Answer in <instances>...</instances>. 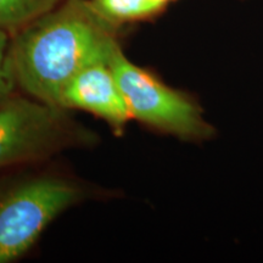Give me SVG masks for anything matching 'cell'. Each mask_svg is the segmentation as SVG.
<instances>
[{
	"mask_svg": "<svg viewBox=\"0 0 263 263\" xmlns=\"http://www.w3.org/2000/svg\"><path fill=\"white\" fill-rule=\"evenodd\" d=\"M117 31L89 0H62L10 37L8 60L16 85L61 107L68 82L87 65L110 59L120 44Z\"/></svg>",
	"mask_w": 263,
	"mask_h": 263,
	"instance_id": "obj_1",
	"label": "cell"
},
{
	"mask_svg": "<svg viewBox=\"0 0 263 263\" xmlns=\"http://www.w3.org/2000/svg\"><path fill=\"white\" fill-rule=\"evenodd\" d=\"M108 64L132 118L184 141H206L215 136V128L203 116L199 104L134 65L120 44L111 51Z\"/></svg>",
	"mask_w": 263,
	"mask_h": 263,
	"instance_id": "obj_2",
	"label": "cell"
},
{
	"mask_svg": "<svg viewBox=\"0 0 263 263\" xmlns=\"http://www.w3.org/2000/svg\"><path fill=\"white\" fill-rule=\"evenodd\" d=\"M80 136L64 107L15 95L0 103V167L47 157Z\"/></svg>",
	"mask_w": 263,
	"mask_h": 263,
	"instance_id": "obj_3",
	"label": "cell"
},
{
	"mask_svg": "<svg viewBox=\"0 0 263 263\" xmlns=\"http://www.w3.org/2000/svg\"><path fill=\"white\" fill-rule=\"evenodd\" d=\"M81 197L82 189L59 178L32 179L0 197V263L25 255L49 223Z\"/></svg>",
	"mask_w": 263,
	"mask_h": 263,
	"instance_id": "obj_4",
	"label": "cell"
},
{
	"mask_svg": "<svg viewBox=\"0 0 263 263\" xmlns=\"http://www.w3.org/2000/svg\"><path fill=\"white\" fill-rule=\"evenodd\" d=\"M108 60L94 61L82 68L62 91L61 107L88 111L122 132L132 115Z\"/></svg>",
	"mask_w": 263,
	"mask_h": 263,
	"instance_id": "obj_5",
	"label": "cell"
},
{
	"mask_svg": "<svg viewBox=\"0 0 263 263\" xmlns=\"http://www.w3.org/2000/svg\"><path fill=\"white\" fill-rule=\"evenodd\" d=\"M91 6L101 17L120 28L134 22L151 21L159 17L167 6L155 0H89Z\"/></svg>",
	"mask_w": 263,
	"mask_h": 263,
	"instance_id": "obj_6",
	"label": "cell"
},
{
	"mask_svg": "<svg viewBox=\"0 0 263 263\" xmlns=\"http://www.w3.org/2000/svg\"><path fill=\"white\" fill-rule=\"evenodd\" d=\"M61 2L62 0H0V29L11 37Z\"/></svg>",
	"mask_w": 263,
	"mask_h": 263,
	"instance_id": "obj_7",
	"label": "cell"
},
{
	"mask_svg": "<svg viewBox=\"0 0 263 263\" xmlns=\"http://www.w3.org/2000/svg\"><path fill=\"white\" fill-rule=\"evenodd\" d=\"M9 41L8 33L0 29V103L11 97L15 87H17L8 60Z\"/></svg>",
	"mask_w": 263,
	"mask_h": 263,
	"instance_id": "obj_8",
	"label": "cell"
},
{
	"mask_svg": "<svg viewBox=\"0 0 263 263\" xmlns=\"http://www.w3.org/2000/svg\"><path fill=\"white\" fill-rule=\"evenodd\" d=\"M155 2L159 3V4H162V5L167 6V8H168V5L173 4V3H176V2H178V0H155Z\"/></svg>",
	"mask_w": 263,
	"mask_h": 263,
	"instance_id": "obj_9",
	"label": "cell"
},
{
	"mask_svg": "<svg viewBox=\"0 0 263 263\" xmlns=\"http://www.w3.org/2000/svg\"><path fill=\"white\" fill-rule=\"evenodd\" d=\"M240 2H248V0H240Z\"/></svg>",
	"mask_w": 263,
	"mask_h": 263,
	"instance_id": "obj_10",
	"label": "cell"
}]
</instances>
